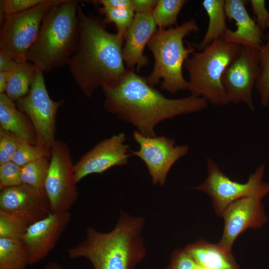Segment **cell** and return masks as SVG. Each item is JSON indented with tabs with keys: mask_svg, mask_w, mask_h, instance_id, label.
<instances>
[{
	"mask_svg": "<svg viewBox=\"0 0 269 269\" xmlns=\"http://www.w3.org/2000/svg\"><path fill=\"white\" fill-rule=\"evenodd\" d=\"M79 39L67 65L85 96L115 86L128 73L123 58L124 38L109 32L103 20L78 9Z\"/></svg>",
	"mask_w": 269,
	"mask_h": 269,
	"instance_id": "cell-1",
	"label": "cell"
},
{
	"mask_svg": "<svg viewBox=\"0 0 269 269\" xmlns=\"http://www.w3.org/2000/svg\"><path fill=\"white\" fill-rule=\"evenodd\" d=\"M103 90L106 110L148 137L156 135L155 128L160 122L200 111L208 105L204 98L192 95L181 99L166 98L133 70H129L116 85Z\"/></svg>",
	"mask_w": 269,
	"mask_h": 269,
	"instance_id": "cell-2",
	"label": "cell"
},
{
	"mask_svg": "<svg viewBox=\"0 0 269 269\" xmlns=\"http://www.w3.org/2000/svg\"><path fill=\"white\" fill-rule=\"evenodd\" d=\"M144 220L122 212L109 233L88 227L85 239L68 249V255L71 259H87L94 269H134L146 255L141 235Z\"/></svg>",
	"mask_w": 269,
	"mask_h": 269,
	"instance_id": "cell-3",
	"label": "cell"
},
{
	"mask_svg": "<svg viewBox=\"0 0 269 269\" xmlns=\"http://www.w3.org/2000/svg\"><path fill=\"white\" fill-rule=\"evenodd\" d=\"M79 6L78 0H59L44 17L26 58L37 70L49 72L67 65L78 42Z\"/></svg>",
	"mask_w": 269,
	"mask_h": 269,
	"instance_id": "cell-4",
	"label": "cell"
},
{
	"mask_svg": "<svg viewBox=\"0 0 269 269\" xmlns=\"http://www.w3.org/2000/svg\"><path fill=\"white\" fill-rule=\"evenodd\" d=\"M199 30L195 19L167 29L156 30L147 43L154 59L152 71L145 78L150 86L153 87L162 79L161 89L172 94L188 90L189 82L183 76L182 68L195 50L191 46L185 47L183 38Z\"/></svg>",
	"mask_w": 269,
	"mask_h": 269,
	"instance_id": "cell-5",
	"label": "cell"
},
{
	"mask_svg": "<svg viewBox=\"0 0 269 269\" xmlns=\"http://www.w3.org/2000/svg\"><path fill=\"white\" fill-rule=\"evenodd\" d=\"M240 48L220 38L201 51L192 54L183 65L189 74L188 90L191 95L203 98L214 106L229 104L222 76Z\"/></svg>",
	"mask_w": 269,
	"mask_h": 269,
	"instance_id": "cell-6",
	"label": "cell"
},
{
	"mask_svg": "<svg viewBox=\"0 0 269 269\" xmlns=\"http://www.w3.org/2000/svg\"><path fill=\"white\" fill-rule=\"evenodd\" d=\"M207 176L205 180L194 189L208 194L216 214L222 216L232 203L242 198L257 196L263 198L269 193V183L263 181L265 165L262 164L251 174L247 181L240 183L232 180L220 169L212 159H206Z\"/></svg>",
	"mask_w": 269,
	"mask_h": 269,
	"instance_id": "cell-7",
	"label": "cell"
},
{
	"mask_svg": "<svg viewBox=\"0 0 269 269\" xmlns=\"http://www.w3.org/2000/svg\"><path fill=\"white\" fill-rule=\"evenodd\" d=\"M58 0H47L26 11L4 15L0 22V50L16 62L27 61V53L38 35L44 17Z\"/></svg>",
	"mask_w": 269,
	"mask_h": 269,
	"instance_id": "cell-8",
	"label": "cell"
},
{
	"mask_svg": "<svg viewBox=\"0 0 269 269\" xmlns=\"http://www.w3.org/2000/svg\"><path fill=\"white\" fill-rule=\"evenodd\" d=\"M49 167L44 190L51 212H69L77 200L78 191L74 175L70 150L61 140H56L50 149Z\"/></svg>",
	"mask_w": 269,
	"mask_h": 269,
	"instance_id": "cell-9",
	"label": "cell"
},
{
	"mask_svg": "<svg viewBox=\"0 0 269 269\" xmlns=\"http://www.w3.org/2000/svg\"><path fill=\"white\" fill-rule=\"evenodd\" d=\"M16 102L17 108L28 117L33 125L37 144L50 150L56 140V115L64 101L51 99L42 72L37 70L29 92Z\"/></svg>",
	"mask_w": 269,
	"mask_h": 269,
	"instance_id": "cell-10",
	"label": "cell"
},
{
	"mask_svg": "<svg viewBox=\"0 0 269 269\" xmlns=\"http://www.w3.org/2000/svg\"><path fill=\"white\" fill-rule=\"evenodd\" d=\"M259 69V50L240 46L237 55L222 76V83L230 103H243L251 111H255L252 91Z\"/></svg>",
	"mask_w": 269,
	"mask_h": 269,
	"instance_id": "cell-11",
	"label": "cell"
},
{
	"mask_svg": "<svg viewBox=\"0 0 269 269\" xmlns=\"http://www.w3.org/2000/svg\"><path fill=\"white\" fill-rule=\"evenodd\" d=\"M133 136L139 149L130 150L131 155L138 157L144 162L153 184L164 185L170 169L178 160L187 154L189 146L175 145L173 139L165 136H146L137 131L134 132Z\"/></svg>",
	"mask_w": 269,
	"mask_h": 269,
	"instance_id": "cell-12",
	"label": "cell"
},
{
	"mask_svg": "<svg viewBox=\"0 0 269 269\" xmlns=\"http://www.w3.org/2000/svg\"><path fill=\"white\" fill-rule=\"evenodd\" d=\"M126 140L125 134L121 133L96 144L74 164L76 182L90 174L102 173L113 167L126 165L132 155Z\"/></svg>",
	"mask_w": 269,
	"mask_h": 269,
	"instance_id": "cell-13",
	"label": "cell"
},
{
	"mask_svg": "<svg viewBox=\"0 0 269 269\" xmlns=\"http://www.w3.org/2000/svg\"><path fill=\"white\" fill-rule=\"evenodd\" d=\"M262 198L257 196L242 198L230 204L224 210L222 237L218 243L232 251L237 238L248 229H259L268 221Z\"/></svg>",
	"mask_w": 269,
	"mask_h": 269,
	"instance_id": "cell-14",
	"label": "cell"
},
{
	"mask_svg": "<svg viewBox=\"0 0 269 269\" xmlns=\"http://www.w3.org/2000/svg\"><path fill=\"white\" fill-rule=\"evenodd\" d=\"M71 218L69 212H51L28 227L21 240L27 252L29 265L40 262L55 248Z\"/></svg>",
	"mask_w": 269,
	"mask_h": 269,
	"instance_id": "cell-15",
	"label": "cell"
},
{
	"mask_svg": "<svg viewBox=\"0 0 269 269\" xmlns=\"http://www.w3.org/2000/svg\"><path fill=\"white\" fill-rule=\"evenodd\" d=\"M0 210L18 217L28 226L51 212L45 192L23 183L0 190Z\"/></svg>",
	"mask_w": 269,
	"mask_h": 269,
	"instance_id": "cell-16",
	"label": "cell"
},
{
	"mask_svg": "<svg viewBox=\"0 0 269 269\" xmlns=\"http://www.w3.org/2000/svg\"><path fill=\"white\" fill-rule=\"evenodd\" d=\"M151 13H135L125 35L123 58L129 70H133L136 66L139 71L148 64V58L143 55V50L156 31Z\"/></svg>",
	"mask_w": 269,
	"mask_h": 269,
	"instance_id": "cell-17",
	"label": "cell"
},
{
	"mask_svg": "<svg viewBox=\"0 0 269 269\" xmlns=\"http://www.w3.org/2000/svg\"><path fill=\"white\" fill-rule=\"evenodd\" d=\"M243 0H225L227 17L234 20L237 29L228 28L222 36L226 42L259 50L264 44L263 31L250 16Z\"/></svg>",
	"mask_w": 269,
	"mask_h": 269,
	"instance_id": "cell-18",
	"label": "cell"
},
{
	"mask_svg": "<svg viewBox=\"0 0 269 269\" xmlns=\"http://www.w3.org/2000/svg\"><path fill=\"white\" fill-rule=\"evenodd\" d=\"M184 250L198 266L207 269H241L232 251L201 239Z\"/></svg>",
	"mask_w": 269,
	"mask_h": 269,
	"instance_id": "cell-19",
	"label": "cell"
},
{
	"mask_svg": "<svg viewBox=\"0 0 269 269\" xmlns=\"http://www.w3.org/2000/svg\"><path fill=\"white\" fill-rule=\"evenodd\" d=\"M0 128L22 141L37 144V137L28 117L20 111L5 93L0 94Z\"/></svg>",
	"mask_w": 269,
	"mask_h": 269,
	"instance_id": "cell-20",
	"label": "cell"
},
{
	"mask_svg": "<svg viewBox=\"0 0 269 269\" xmlns=\"http://www.w3.org/2000/svg\"><path fill=\"white\" fill-rule=\"evenodd\" d=\"M202 5L208 17L207 31L200 43L196 45L202 51L214 40L221 38L228 29L224 0H204Z\"/></svg>",
	"mask_w": 269,
	"mask_h": 269,
	"instance_id": "cell-21",
	"label": "cell"
},
{
	"mask_svg": "<svg viewBox=\"0 0 269 269\" xmlns=\"http://www.w3.org/2000/svg\"><path fill=\"white\" fill-rule=\"evenodd\" d=\"M37 69L28 61L17 62L11 70L5 94L13 101H17L29 92Z\"/></svg>",
	"mask_w": 269,
	"mask_h": 269,
	"instance_id": "cell-22",
	"label": "cell"
},
{
	"mask_svg": "<svg viewBox=\"0 0 269 269\" xmlns=\"http://www.w3.org/2000/svg\"><path fill=\"white\" fill-rule=\"evenodd\" d=\"M29 265L21 239L0 238V269H25Z\"/></svg>",
	"mask_w": 269,
	"mask_h": 269,
	"instance_id": "cell-23",
	"label": "cell"
},
{
	"mask_svg": "<svg viewBox=\"0 0 269 269\" xmlns=\"http://www.w3.org/2000/svg\"><path fill=\"white\" fill-rule=\"evenodd\" d=\"M186 0H158L151 15L156 26L159 29L177 26L178 15Z\"/></svg>",
	"mask_w": 269,
	"mask_h": 269,
	"instance_id": "cell-24",
	"label": "cell"
},
{
	"mask_svg": "<svg viewBox=\"0 0 269 269\" xmlns=\"http://www.w3.org/2000/svg\"><path fill=\"white\" fill-rule=\"evenodd\" d=\"M49 158L42 157L21 167V178L23 184L45 191L44 187L49 167Z\"/></svg>",
	"mask_w": 269,
	"mask_h": 269,
	"instance_id": "cell-25",
	"label": "cell"
},
{
	"mask_svg": "<svg viewBox=\"0 0 269 269\" xmlns=\"http://www.w3.org/2000/svg\"><path fill=\"white\" fill-rule=\"evenodd\" d=\"M266 42L259 49L260 69L256 87L263 107L269 105V33L265 37Z\"/></svg>",
	"mask_w": 269,
	"mask_h": 269,
	"instance_id": "cell-26",
	"label": "cell"
},
{
	"mask_svg": "<svg viewBox=\"0 0 269 269\" xmlns=\"http://www.w3.org/2000/svg\"><path fill=\"white\" fill-rule=\"evenodd\" d=\"M99 12L105 16L104 22L113 23L117 29V34L123 37L131 25L135 13L132 8H110L102 6Z\"/></svg>",
	"mask_w": 269,
	"mask_h": 269,
	"instance_id": "cell-27",
	"label": "cell"
},
{
	"mask_svg": "<svg viewBox=\"0 0 269 269\" xmlns=\"http://www.w3.org/2000/svg\"><path fill=\"white\" fill-rule=\"evenodd\" d=\"M28 226L18 217L0 210V238L21 239Z\"/></svg>",
	"mask_w": 269,
	"mask_h": 269,
	"instance_id": "cell-28",
	"label": "cell"
},
{
	"mask_svg": "<svg viewBox=\"0 0 269 269\" xmlns=\"http://www.w3.org/2000/svg\"><path fill=\"white\" fill-rule=\"evenodd\" d=\"M50 150L38 144H32L22 141L12 156L11 161L22 167L42 157L50 158Z\"/></svg>",
	"mask_w": 269,
	"mask_h": 269,
	"instance_id": "cell-29",
	"label": "cell"
},
{
	"mask_svg": "<svg viewBox=\"0 0 269 269\" xmlns=\"http://www.w3.org/2000/svg\"><path fill=\"white\" fill-rule=\"evenodd\" d=\"M21 141L13 134L0 128V164L11 161Z\"/></svg>",
	"mask_w": 269,
	"mask_h": 269,
	"instance_id": "cell-30",
	"label": "cell"
},
{
	"mask_svg": "<svg viewBox=\"0 0 269 269\" xmlns=\"http://www.w3.org/2000/svg\"><path fill=\"white\" fill-rule=\"evenodd\" d=\"M21 167L12 161L0 164V189L21 184Z\"/></svg>",
	"mask_w": 269,
	"mask_h": 269,
	"instance_id": "cell-31",
	"label": "cell"
},
{
	"mask_svg": "<svg viewBox=\"0 0 269 269\" xmlns=\"http://www.w3.org/2000/svg\"><path fill=\"white\" fill-rule=\"evenodd\" d=\"M46 1L47 0H0V16L21 12Z\"/></svg>",
	"mask_w": 269,
	"mask_h": 269,
	"instance_id": "cell-32",
	"label": "cell"
},
{
	"mask_svg": "<svg viewBox=\"0 0 269 269\" xmlns=\"http://www.w3.org/2000/svg\"><path fill=\"white\" fill-rule=\"evenodd\" d=\"M196 263L183 250L174 251L166 269H193Z\"/></svg>",
	"mask_w": 269,
	"mask_h": 269,
	"instance_id": "cell-33",
	"label": "cell"
},
{
	"mask_svg": "<svg viewBox=\"0 0 269 269\" xmlns=\"http://www.w3.org/2000/svg\"><path fill=\"white\" fill-rule=\"evenodd\" d=\"M253 11L257 17V23L264 32L267 27L269 21V12L266 7V1L264 0H251Z\"/></svg>",
	"mask_w": 269,
	"mask_h": 269,
	"instance_id": "cell-34",
	"label": "cell"
},
{
	"mask_svg": "<svg viewBox=\"0 0 269 269\" xmlns=\"http://www.w3.org/2000/svg\"><path fill=\"white\" fill-rule=\"evenodd\" d=\"M157 1L156 0H132V8L135 13L152 12Z\"/></svg>",
	"mask_w": 269,
	"mask_h": 269,
	"instance_id": "cell-35",
	"label": "cell"
},
{
	"mask_svg": "<svg viewBox=\"0 0 269 269\" xmlns=\"http://www.w3.org/2000/svg\"><path fill=\"white\" fill-rule=\"evenodd\" d=\"M93 1L107 7L132 8V0H99Z\"/></svg>",
	"mask_w": 269,
	"mask_h": 269,
	"instance_id": "cell-36",
	"label": "cell"
},
{
	"mask_svg": "<svg viewBox=\"0 0 269 269\" xmlns=\"http://www.w3.org/2000/svg\"><path fill=\"white\" fill-rule=\"evenodd\" d=\"M16 62L9 55L0 50V72L11 70Z\"/></svg>",
	"mask_w": 269,
	"mask_h": 269,
	"instance_id": "cell-37",
	"label": "cell"
},
{
	"mask_svg": "<svg viewBox=\"0 0 269 269\" xmlns=\"http://www.w3.org/2000/svg\"><path fill=\"white\" fill-rule=\"evenodd\" d=\"M10 71L0 72V94L5 93Z\"/></svg>",
	"mask_w": 269,
	"mask_h": 269,
	"instance_id": "cell-38",
	"label": "cell"
},
{
	"mask_svg": "<svg viewBox=\"0 0 269 269\" xmlns=\"http://www.w3.org/2000/svg\"><path fill=\"white\" fill-rule=\"evenodd\" d=\"M44 269H63L57 262L51 261L48 262L45 266Z\"/></svg>",
	"mask_w": 269,
	"mask_h": 269,
	"instance_id": "cell-39",
	"label": "cell"
},
{
	"mask_svg": "<svg viewBox=\"0 0 269 269\" xmlns=\"http://www.w3.org/2000/svg\"><path fill=\"white\" fill-rule=\"evenodd\" d=\"M193 269H201V267L196 264Z\"/></svg>",
	"mask_w": 269,
	"mask_h": 269,
	"instance_id": "cell-40",
	"label": "cell"
},
{
	"mask_svg": "<svg viewBox=\"0 0 269 269\" xmlns=\"http://www.w3.org/2000/svg\"><path fill=\"white\" fill-rule=\"evenodd\" d=\"M267 27L269 28V21L268 22V23H267Z\"/></svg>",
	"mask_w": 269,
	"mask_h": 269,
	"instance_id": "cell-41",
	"label": "cell"
},
{
	"mask_svg": "<svg viewBox=\"0 0 269 269\" xmlns=\"http://www.w3.org/2000/svg\"><path fill=\"white\" fill-rule=\"evenodd\" d=\"M201 269H205V268L201 267Z\"/></svg>",
	"mask_w": 269,
	"mask_h": 269,
	"instance_id": "cell-42",
	"label": "cell"
}]
</instances>
